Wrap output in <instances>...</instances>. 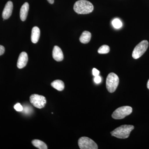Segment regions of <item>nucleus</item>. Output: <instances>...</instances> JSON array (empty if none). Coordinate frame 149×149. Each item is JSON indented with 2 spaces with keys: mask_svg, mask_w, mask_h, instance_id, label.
Here are the masks:
<instances>
[{
  "mask_svg": "<svg viewBox=\"0 0 149 149\" xmlns=\"http://www.w3.org/2000/svg\"><path fill=\"white\" fill-rule=\"evenodd\" d=\"M74 10L79 14H87L91 13L94 10L93 4L86 0H79L74 3Z\"/></svg>",
  "mask_w": 149,
  "mask_h": 149,
  "instance_id": "f257e3e1",
  "label": "nucleus"
},
{
  "mask_svg": "<svg viewBox=\"0 0 149 149\" xmlns=\"http://www.w3.org/2000/svg\"><path fill=\"white\" fill-rule=\"evenodd\" d=\"M133 125H124L116 128L111 132V136L118 139H125L128 138L130 132L134 129Z\"/></svg>",
  "mask_w": 149,
  "mask_h": 149,
  "instance_id": "f03ea898",
  "label": "nucleus"
},
{
  "mask_svg": "<svg viewBox=\"0 0 149 149\" xmlns=\"http://www.w3.org/2000/svg\"><path fill=\"white\" fill-rule=\"evenodd\" d=\"M119 77L113 72L110 73L108 75L106 80V87L110 93H113L117 89L119 84Z\"/></svg>",
  "mask_w": 149,
  "mask_h": 149,
  "instance_id": "7ed1b4c3",
  "label": "nucleus"
},
{
  "mask_svg": "<svg viewBox=\"0 0 149 149\" xmlns=\"http://www.w3.org/2000/svg\"><path fill=\"white\" fill-rule=\"evenodd\" d=\"M133 109L131 107L123 106L118 108L112 114V117L115 119L124 118L132 113Z\"/></svg>",
  "mask_w": 149,
  "mask_h": 149,
  "instance_id": "20e7f679",
  "label": "nucleus"
},
{
  "mask_svg": "<svg viewBox=\"0 0 149 149\" xmlns=\"http://www.w3.org/2000/svg\"><path fill=\"white\" fill-rule=\"evenodd\" d=\"M149 43L147 40H143L139 43L134 48L132 57L134 59H138L141 57L146 52L148 47Z\"/></svg>",
  "mask_w": 149,
  "mask_h": 149,
  "instance_id": "39448f33",
  "label": "nucleus"
},
{
  "mask_svg": "<svg viewBox=\"0 0 149 149\" xmlns=\"http://www.w3.org/2000/svg\"><path fill=\"white\" fill-rule=\"evenodd\" d=\"M78 146L80 149H97V144L92 139L87 137H82L79 139Z\"/></svg>",
  "mask_w": 149,
  "mask_h": 149,
  "instance_id": "423d86ee",
  "label": "nucleus"
},
{
  "mask_svg": "<svg viewBox=\"0 0 149 149\" xmlns=\"http://www.w3.org/2000/svg\"><path fill=\"white\" fill-rule=\"evenodd\" d=\"M30 103L35 107L42 109L45 106L47 103L46 98L44 96L37 94H33L30 96Z\"/></svg>",
  "mask_w": 149,
  "mask_h": 149,
  "instance_id": "0eeeda50",
  "label": "nucleus"
},
{
  "mask_svg": "<svg viewBox=\"0 0 149 149\" xmlns=\"http://www.w3.org/2000/svg\"><path fill=\"white\" fill-rule=\"evenodd\" d=\"M13 10V3L11 1H8L6 4L2 13L3 18L8 19L10 17Z\"/></svg>",
  "mask_w": 149,
  "mask_h": 149,
  "instance_id": "6e6552de",
  "label": "nucleus"
},
{
  "mask_svg": "<svg viewBox=\"0 0 149 149\" xmlns=\"http://www.w3.org/2000/svg\"><path fill=\"white\" fill-rule=\"evenodd\" d=\"M27 54L25 52H22L19 54L17 62V67L19 69H22L26 66L28 61Z\"/></svg>",
  "mask_w": 149,
  "mask_h": 149,
  "instance_id": "1a4fd4ad",
  "label": "nucleus"
},
{
  "mask_svg": "<svg viewBox=\"0 0 149 149\" xmlns=\"http://www.w3.org/2000/svg\"><path fill=\"white\" fill-rule=\"evenodd\" d=\"M53 57L55 60L57 61H61L63 60V54L62 51L58 46L54 47L52 52Z\"/></svg>",
  "mask_w": 149,
  "mask_h": 149,
  "instance_id": "9d476101",
  "label": "nucleus"
},
{
  "mask_svg": "<svg viewBox=\"0 0 149 149\" xmlns=\"http://www.w3.org/2000/svg\"><path fill=\"white\" fill-rule=\"evenodd\" d=\"M29 9V5L28 3H25L22 6L20 10V17L22 21H24L26 20Z\"/></svg>",
  "mask_w": 149,
  "mask_h": 149,
  "instance_id": "9b49d317",
  "label": "nucleus"
},
{
  "mask_svg": "<svg viewBox=\"0 0 149 149\" xmlns=\"http://www.w3.org/2000/svg\"><path fill=\"white\" fill-rule=\"evenodd\" d=\"M40 35V29L37 27H33L31 34V41L32 43L36 44L39 41Z\"/></svg>",
  "mask_w": 149,
  "mask_h": 149,
  "instance_id": "f8f14e48",
  "label": "nucleus"
},
{
  "mask_svg": "<svg viewBox=\"0 0 149 149\" xmlns=\"http://www.w3.org/2000/svg\"><path fill=\"white\" fill-rule=\"evenodd\" d=\"M91 32L88 31H85L83 32L80 37V42L83 44H87L90 42L91 38Z\"/></svg>",
  "mask_w": 149,
  "mask_h": 149,
  "instance_id": "ddd939ff",
  "label": "nucleus"
},
{
  "mask_svg": "<svg viewBox=\"0 0 149 149\" xmlns=\"http://www.w3.org/2000/svg\"><path fill=\"white\" fill-rule=\"evenodd\" d=\"M51 85L53 88L59 91H63L64 89V83L62 80H56L52 82Z\"/></svg>",
  "mask_w": 149,
  "mask_h": 149,
  "instance_id": "4468645a",
  "label": "nucleus"
},
{
  "mask_svg": "<svg viewBox=\"0 0 149 149\" xmlns=\"http://www.w3.org/2000/svg\"><path fill=\"white\" fill-rule=\"evenodd\" d=\"M34 146L36 147L37 148L40 149H47V145L43 141L39 140H33L32 142Z\"/></svg>",
  "mask_w": 149,
  "mask_h": 149,
  "instance_id": "2eb2a0df",
  "label": "nucleus"
},
{
  "mask_svg": "<svg viewBox=\"0 0 149 149\" xmlns=\"http://www.w3.org/2000/svg\"><path fill=\"white\" fill-rule=\"evenodd\" d=\"M109 51V47L107 45H103L99 48L98 52L100 54H106L108 53Z\"/></svg>",
  "mask_w": 149,
  "mask_h": 149,
  "instance_id": "dca6fc26",
  "label": "nucleus"
},
{
  "mask_svg": "<svg viewBox=\"0 0 149 149\" xmlns=\"http://www.w3.org/2000/svg\"><path fill=\"white\" fill-rule=\"evenodd\" d=\"M113 26L116 29H119L122 27L123 24L122 22L118 18L114 19L112 22Z\"/></svg>",
  "mask_w": 149,
  "mask_h": 149,
  "instance_id": "f3484780",
  "label": "nucleus"
},
{
  "mask_svg": "<svg viewBox=\"0 0 149 149\" xmlns=\"http://www.w3.org/2000/svg\"><path fill=\"white\" fill-rule=\"evenodd\" d=\"M14 108L17 111H22L23 110V107L19 103H17L15 105Z\"/></svg>",
  "mask_w": 149,
  "mask_h": 149,
  "instance_id": "a211bd4d",
  "label": "nucleus"
},
{
  "mask_svg": "<svg viewBox=\"0 0 149 149\" xmlns=\"http://www.w3.org/2000/svg\"><path fill=\"white\" fill-rule=\"evenodd\" d=\"M95 78H94V82H95V83H96V84H100V83L102 81V78L101 77H100L99 75H97V76H95Z\"/></svg>",
  "mask_w": 149,
  "mask_h": 149,
  "instance_id": "6ab92c4d",
  "label": "nucleus"
},
{
  "mask_svg": "<svg viewBox=\"0 0 149 149\" xmlns=\"http://www.w3.org/2000/svg\"><path fill=\"white\" fill-rule=\"evenodd\" d=\"M100 73V71H99L97 69H96L95 68H93V75H94V76L99 75Z\"/></svg>",
  "mask_w": 149,
  "mask_h": 149,
  "instance_id": "aec40b11",
  "label": "nucleus"
},
{
  "mask_svg": "<svg viewBox=\"0 0 149 149\" xmlns=\"http://www.w3.org/2000/svg\"><path fill=\"white\" fill-rule=\"evenodd\" d=\"M5 52V48L3 46L0 45V56L2 55Z\"/></svg>",
  "mask_w": 149,
  "mask_h": 149,
  "instance_id": "412c9836",
  "label": "nucleus"
},
{
  "mask_svg": "<svg viewBox=\"0 0 149 149\" xmlns=\"http://www.w3.org/2000/svg\"><path fill=\"white\" fill-rule=\"evenodd\" d=\"M48 1V2L50 4H53L54 3V0H47Z\"/></svg>",
  "mask_w": 149,
  "mask_h": 149,
  "instance_id": "4be33fe9",
  "label": "nucleus"
},
{
  "mask_svg": "<svg viewBox=\"0 0 149 149\" xmlns=\"http://www.w3.org/2000/svg\"><path fill=\"white\" fill-rule=\"evenodd\" d=\"M147 88L149 90V80L148 81V83H147Z\"/></svg>",
  "mask_w": 149,
  "mask_h": 149,
  "instance_id": "5701e85b",
  "label": "nucleus"
}]
</instances>
